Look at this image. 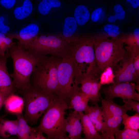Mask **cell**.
I'll use <instances>...</instances> for the list:
<instances>
[{
    "instance_id": "1",
    "label": "cell",
    "mask_w": 139,
    "mask_h": 139,
    "mask_svg": "<svg viewBox=\"0 0 139 139\" xmlns=\"http://www.w3.org/2000/svg\"><path fill=\"white\" fill-rule=\"evenodd\" d=\"M69 44L68 52L72 57L73 63L74 82L78 85L84 77L98 74L93 37L77 36Z\"/></svg>"
},
{
    "instance_id": "2",
    "label": "cell",
    "mask_w": 139,
    "mask_h": 139,
    "mask_svg": "<svg viewBox=\"0 0 139 139\" xmlns=\"http://www.w3.org/2000/svg\"><path fill=\"white\" fill-rule=\"evenodd\" d=\"M6 52L5 55L13 61V71L10 75L16 89L23 90L31 86V76L41 57L33 55L16 43Z\"/></svg>"
},
{
    "instance_id": "3",
    "label": "cell",
    "mask_w": 139,
    "mask_h": 139,
    "mask_svg": "<svg viewBox=\"0 0 139 139\" xmlns=\"http://www.w3.org/2000/svg\"><path fill=\"white\" fill-rule=\"evenodd\" d=\"M68 105L62 97L57 95L44 113L36 127L46 134L47 139H68L65 130V111Z\"/></svg>"
},
{
    "instance_id": "4",
    "label": "cell",
    "mask_w": 139,
    "mask_h": 139,
    "mask_svg": "<svg viewBox=\"0 0 139 139\" xmlns=\"http://www.w3.org/2000/svg\"><path fill=\"white\" fill-rule=\"evenodd\" d=\"M95 59L98 73L108 66L113 69L127 54L124 44L117 38L93 37Z\"/></svg>"
},
{
    "instance_id": "5",
    "label": "cell",
    "mask_w": 139,
    "mask_h": 139,
    "mask_svg": "<svg viewBox=\"0 0 139 139\" xmlns=\"http://www.w3.org/2000/svg\"><path fill=\"white\" fill-rule=\"evenodd\" d=\"M51 55L41 57L30 79L31 86L58 95L57 67L60 59Z\"/></svg>"
},
{
    "instance_id": "6",
    "label": "cell",
    "mask_w": 139,
    "mask_h": 139,
    "mask_svg": "<svg viewBox=\"0 0 139 139\" xmlns=\"http://www.w3.org/2000/svg\"><path fill=\"white\" fill-rule=\"evenodd\" d=\"M18 91L22 95L24 101V117L27 123L32 125L37 123L58 95L31 86Z\"/></svg>"
},
{
    "instance_id": "7",
    "label": "cell",
    "mask_w": 139,
    "mask_h": 139,
    "mask_svg": "<svg viewBox=\"0 0 139 139\" xmlns=\"http://www.w3.org/2000/svg\"><path fill=\"white\" fill-rule=\"evenodd\" d=\"M21 46L38 57L49 55L62 57L68 53L69 43L62 36L41 35L36 36L28 44Z\"/></svg>"
},
{
    "instance_id": "8",
    "label": "cell",
    "mask_w": 139,
    "mask_h": 139,
    "mask_svg": "<svg viewBox=\"0 0 139 139\" xmlns=\"http://www.w3.org/2000/svg\"><path fill=\"white\" fill-rule=\"evenodd\" d=\"M58 95L62 97L67 104L69 95L74 86V71L73 60L68 53L62 57L57 67Z\"/></svg>"
},
{
    "instance_id": "9",
    "label": "cell",
    "mask_w": 139,
    "mask_h": 139,
    "mask_svg": "<svg viewBox=\"0 0 139 139\" xmlns=\"http://www.w3.org/2000/svg\"><path fill=\"white\" fill-rule=\"evenodd\" d=\"M136 85L131 82L112 84L103 91L107 99L119 97L123 99H131L139 101V94L136 91Z\"/></svg>"
},
{
    "instance_id": "10",
    "label": "cell",
    "mask_w": 139,
    "mask_h": 139,
    "mask_svg": "<svg viewBox=\"0 0 139 139\" xmlns=\"http://www.w3.org/2000/svg\"><path fill=\"white\" fill-rule=\"evenodd\" d=\"M118 70L114 72L115 84L126 82L138 83L137 74L132 59L127 55L120 62Z\"/></svg>"
},
{
    "instance_id": "11",
    "label": "cell",
    "mask_w": 139,
    "mask_h": 139,
    "mask_svg": "<svg viewBox=\"0 0 139 139\" xmlns=\"http://www.w3.org/2000/svg\"><path fill=\"white\" fill-rule=\"evenodd\" d=\"M17 129L16 135L19 139H46L43 133L37 128L29 126L23 113L16 115Z\"/></svg>"
},
{
    "instance_id": "12",
    "label": "cell",
    "mask_w": 139,
    "mask_h": 139,
    "mask_svg": "<svg viewBox=\"0 0 139 139\" xmlns=\"http://www.w3.org/2000/svg\"><path fill=\"white\" fill-rule=\"evenodd\" d=\"M8 57L0 56V92L6 98L16 89L6 65Z\"/></svg>"
},
{
    "instance_id": "13",
    "label": "cell",
    "mask_w": 139,
    "mask_h": 139,
    "mask_svg": "<svg viewBox=\"0 0 139 139\" xmlns=\"http://www.w3.org/2000/svg\"><path fill=\"white\" fill-rule=\"evenodd\" d=\"M89 98L83 93L78 85H75L68 98L67 109H73L78 112L84 111L89 106Z\"/></svg>"
},
{
    "instance_id": "14",
    "label": "cell",
    "mask_w": 139,
    "mask_h": 139,
    "mask_svg": "<svg viewBox=\"0 0 139 139\" xmlns=\"http://www.w3.org/2000/svg\"><path fill=\"white\" fill-rule=\"evenodd\" d=\"M65 130L68 133L70 139H81L82 126L79 112L71 111L66 118Z\"/></svg>"
},
{
    "instance_id": "15",
    "label": "cell",
    "mask_w": 139,
    "mask_h": 139,
    "mask_svg": "<svg viewBox=\"0 0 139 139\" xmlns=\"http://www.w3.org/2000/svg\"><path fill=\"white\" fill-rule=\"evenodd\" d=\"M39 31L37 25L30 24L21 29L19 33H16L8 36L11 38L18 40V44L21 46L25 45L32 40L37 36Z\"/></svg>"
},
{
    "instance_id": "16",
    "label": "cell",
    "mask_w": 139,
    "mask_h": 139,
    "mask_svg": "<svg viewBox=\"0 0 139 139\" xmlns=\"http://www.w3.org/2000/svg\"><path fill=\"white\" fill-rule=\"evenodd\" d=\"M103 119L106 122V128L100 135L101 139H114L115 132L119 129L122 121L121 116H113L103 114Z\"/></svg>"
},
{
    "instance_id": "17",
    "label": "cell",
    "mask_w": 139,
    "mask_h": 139,
    "mask_svg": "<svg viewBox=\"0 0 139 139\" xmlns=\"http://www.w3.org/2000/svg\"><path fill=\"white\" fill-rule=\"evenodd\" d=\"M103 114H107L113 116H122L127 111L132 109L126 104L123 106L118 105L111 99L101 98Z\"/></svg>"
},
{
    "instance_id": "18",
    "label": "cell",
    "mask_w": 139,
    "mask_h": 139,
    "mask_svg": "<svg viewBox=\"0 0 139 139\" xmlns=\"http://www.w3.org/2000/svg\"><path fill=\"white\" fill-rule=\"evenodd\" d=\"M4 106L7 112L17 115L23 113L24 101L23 98L13 93L6 98Z\"/></svg>"
},
{
    "instance_id": "19",
    "label": "cell",
    "mask_w": 139,
    "mask_h": 139,
    "mask_svg": "<svg viewBox=\"0 0 139 139\" xmlns=\"http://www.w3.org/2000/svg\"><path fill=\"white\" fill-rule=\"evenodd\" d=\"M82 126V131L85 139H101L95 126L91 121L88 115L83 111L79 112Z\"/></svg>"
},
{
    "instance_id": "20",
    "label": "cell",
    "mask_w": 139,
    "mask_h": 139,
    "mask_svg": "<svg viewBox=\"0 0 139 139\" xmlns=\"http://www.w3.org/2000/svg\"><path fill=\"white\" fill-rule=\"evenodd\" d=\"M77 24L74 17L69 16L65 19L62 36L68 43L72 42L77 36L74 34L76 30Z\"/></svg>"
},
{
    "instance_id": "21",
    "label": "cell",
    "mask_w": 139,
    "mask_h": 139,
    "mask_svg": "<svg viewBox=\"0 0 139 139\" xmlns=\"http://www.w3.org/2000/svg\"><path fill=\"white\" fill-rule=\"evenodd\" d=\"M17 129V121L2 118L0 121V137L7 138L16 135Z\"/></svg>"
},
{
    "instance_id": "22",
    "label": "cell",
    "mask_w": 139,
    "mask_h": 139,
    "mask_svg": "<svg viewBox=\"0 0 139 139\" xmlns=\"http://www.w3.org/2000/svg\"><path fill=\"white\" fill-rule=\"evenodd\" d=\"M118 39L127 46L139 48V28H136L132 33L123 34Z\"/></svg>"
},
{
    "instance_id": "23",
    "label": "cell",
    "mask_w": 139,
    "mask_h": 139,
    "mask_svg": "<svg viewBox=\"0 0 139 139\" xmlns=\"http://www.w3.org/2000/svg\"><path fill=\"white\" fill-rule=\"evenodd\" d=\"M74 16L77 23L79 25H83L89 20L90 14L86 6L83 5H80L76 8L74 11Z\"/></svg>"
},
{
    "instance_id": "24",
    "label": "cell",
    "mask_w": 139,
    "mask_h": 139,
    "mask_svg": "<svg viewBox=\"0 0 139 139\" xmlns=\"http://www.w3.org/2000/svg\"><path fill=\"white\" fill-rule=\"evenodd\" d=\"M32 4L30 0H25L22 6L15 8L14 11L15 17L19 20H22L29 16L32 12Z\"/></svg>"
},
{
    "instance_id": "25",
    "label": "cell",
    "mask_w": 139,
    "mask_h": 139,
    "mask_svg": "<svg viewBox=\"0 0 139 139\" xmlns=\"http://www.w3.org/2000/svg\"><path fill=\"white\" fill-rule=\"evenodd\" d=\"M121 123L124 125V128L138 131L139 128V115L137 113L132 116H129L127 114L122 117Z\"/></svg>"
},
{
    "instance_id": "26",
    "label": "cell",
    "mask_w": 139,
    "mask_h": 139,
    "mask_svg": "<svg viewBox=\"0 0 139 139\" xmlns=\"http://www.w3.org/2000/svg\"><path fill=\"white\" fill-rule=\"evenodd\" d=\"M84 111L94 125L97 121L103 119L102 109L97 104L93 107L89 106Z\"/></svg>"
},
{
    "instance_id": "27",
    "label": "cell",
    "mask_w": 139,
    "mask_h": 139,
    "mask_svg": "<svg viewBox=\"0 0 139 139\" xmlns=\"http://www.w3.org/2000/svg\"><path fill=\"white\" fill-rule=\"evenodd\" d=\"M61 5L58 0H42L40 3L38 7L39 13L44 15L47 14L53 7H57Z\"/></svg>"
},
{
    "instance_id": "28",
    "label": "cell",
    "mask_w": 139,
    "mask_h": 139,
    "mask_svg": "<svg viewBox=\"0 0 139 139\" xmlns=\"http://www.w3.org/2000/svg\"><path fill=\"white\" fill-rule=\"evenodd\" d=\"M116 139H138L139 133L138 131H135L129 129L124 128L122 130H117L114 135Z\"/></svg>"
},
{
    "instance_id": "29",
    "label": "cell",
    "mask_w": 139,
    "mask_h": 139,
    "mask_svg": "<svg viewBox=\"0 0 139 139\" xmlns=\"http://www.w3.org/2000/svg\"><path fill=\"white\" fill-rule=\"evenodd\" d=\"M115 77L113 69L110 66H108L101 72L99 82L102 85L110 84H114Z\"/></svg>"
},
{
    "instance_id": "30",
    "label": "cell",
    "mask_w": 139,
    "mask_h": 139,
    "mask_svg": "<svg viewBox=\"0 0 139 139\" xmlns=\"http://www.w3.org/2000/svg\"><path fill=\"white\" fill-rule=\"evenodd\" d=\"M101 85L99 82V78L96 77L92 84L89 95V100L92 103L97 104L100 100L99 92Z\"/></svg>"
},
{
    "instance_id": "31",
    "label": "cell",
    "mask_w": 139,
    "mask_h": 139,
    "mask_svg": "<svg viewBox=\"0 0 139 139\" xmlns=\"http://www.w3.org/2000/svg\"><path fill=\"white\" fill-rule=\"evenodd\" d=\"M127 55L133 59L134 66L137 74L139 75V48L125 47Z\"/></svg>"
},
{
    "instance_id": "32",
    "label": "cell",
    "mask_w": 139,
    "mask_h": 139,
    "mask_svg": "<svg viewBox=\"0 0 139 139\" xmlns=\"http://www.w3.org/2000/svg\"><path fill=\"white\" fill-rule=\"evenodd\" d=\"M119 29V27L116 25L107 24L104 27V30L106 32V34L98 38H108L109 37L114 38H118L120 33Z\"/></svg>"
},
{
    "instance_id": "33",
    "label": "cell",
    "mask_w": 139,
    "mask_h": 139,
    "mask_svg": "<svg viewBox=\"0 0 139 139\" xmlns=\"http://www.w3.org/2000/svg\"><path fill=\"white\" fill-rule=\"evenodd\" d=\"M114 10L115 14L110 16L108 19V21L110 23H115L116 20L123 19L125 16V12L120 5H116L114 7Z\"/></svg>"
},
{
    "instance_id": "34",
    "label": "cell",
    "mask_w": 139,
    "mask_h": 139,
    "mask_svg": "<svg viewBox=\"0 0 139 139\" xmlns=\"http://www.w3.org/2000/svg\"><path fill=\"white\" fill-rule=\"evenodd\" d=\"M123 102L130 107L132 109L139 114V103L136 101H133L131 99H123Z\"/></svg>"
},
{
    "instance_id": "35",
    "label": "cell",
    "mask_w": 139,
    "mask_h": 139,
    "mask_svg": "<svg viewBox=\"0 0 139 139\" xmlns=\"http://www.w3.org/2000/svg\"><path fill=\"white\" fill-rule=\"evenodd\" d=\"M6 36L4 34L0 32V56H4L7 50L4 38Z\"/></svg>"
},
{
    "instance_id": "36",
    "label": "cell",
    "mask_w": 139,
    "mask_h": 139,
    "mask_svg": "<svg viewBox=\"0 0 139 139\" xmlns=\"http://www.w3.org/2000/svg\"><path fill=\"white\" fill-rule=\"evenodd\" d=\"M102 11V9L100 7L98 8L93 11L91 14V18L92 20L94 22L98 21Z\"/></svg>"
},
{
    "instance_id": "37",
    "label": "cell",
    "mask_w": 139,
    "mask_h": 139,
    "mask_svg": "<svg viewBox=\"0 0 139 139\" xmlns=\"http://www.w3.org/2000/svg\"><path fill=\"white\" fill-rule=\"evenodd\" d=\"M94 125L98 132H100L102 133L106 128V122L105 121H103L102 120H98L95 123Z\"/></svg>"
},
{
    "instance_id": "38",
    "label": "cell",
    "mask_w": 139,
    "mask_h": 139,
    "mask_svg": "<svg viewBox=\"0 0 139 139\" xmlns=\"http://www.w3.org/2000/svg\"><path fill=\"white\" fill-rule=\"evenodd\" d=\"M16 0H1V4L4 7L10 9L12 8L14 5Z\"/></svg>"
},
{
    "instance_id": "39",
    "label": "cell",
    "mask_w": 139,
    "mask_h": 139,
    "mask_svg": "<svg viewBox=\"0 0 139 139\" xmlns=\"http://www.w3.org/2000/svg\"><path fill=\"white\" fill-rule=\"evenodd\" d=\"M4 18L3 16H0V32L5 34L10 30V27L4 24Z\"/></svg>"
},
{
    "instance_id": "40",
    "label": "cell",
    "mask_w": 139,
    "mask_h": 139,
    "mask_svg": "<svg viewBox=\"0 0 139 139\" xmlns=\"http://www.w3.org/2000/svg\"><path fill=\"white\" fill-rule=\"evenodd\" d=\"M134 8H136L139 6V0H126Z\"/></svg>"
},
{
    "instance_id": "41",
    "label": "cell",
    "mask_w": 139,
    "mask_h": 139,
    "mask_svg": "<svg viewBox=\"0 0 139 139\" xmlns=\"http://www.w3.org/2000/svg\"><path fill=\"white\" fill-rule=\"evenodd\" d=\"M6 97L0 92V110L4 105Z\"/></svg>"
},
{
    "instance_id": "42",
    "label": "cell",
    "mask_w": 139,
    "mask_h": 139,
    "mask_svg": "<svg viewBox=\"0 0 139 139\" xmlns=\"http://www.w3.org/2000/svg\"><path fill=\"white\" fill-rule=\"evenodd\" d=\"M6 115H3V116H0V121L1 120V119L2 118H4V117H5V116Z\"/></svg>"
}]
</instances>
